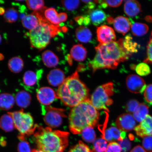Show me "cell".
<instances>
[{"instance_id":"obj_1","label":"cell","mask_w":152,"mask_h":152,"mask_svg":"<svg viewBox=\"0 0 152 152\" xmlns=\"http://www.w3.org/2000/svg\"><path fill=\"white\" fill-rule=\"evenodd\" d=\"M123 39L108 44H100L95 48L96 54L89 62V67L94 73L100 69H115L120 63L128 60L132 54L123 46Z\"/></svg>"},{"instance_id":"obj_2","label":"cell","mask_w":152,"mask_h":152,"mask_svg":"<svg viewBox=\"0 0 152 152\" xmlns=\"http://www.w3.org/2000/svg\"><path fill=\"white\" fill-rule=\"evenodd\" d=\"M57 98L65 106L74 107L90 99L89 90L79 79L77 71L68 77L60 86L56 92Z\"/></svg>"},{"instance_id":"obj_3","label":"cell","mask_w":152,"mask_h":152,"mask_svg":"<svg viewBox=\"0 0 152 152\" xmlns=\"http://www.w3.org/2000/svg\"><path fill=\"white\" fill-rule=\"evenodd\" d=\"M37 147L45 152H63L69 144V133L37 125L34 134Z\"/></svg>"},{"instance_id":"obj_4","label":"cell","mask_w":152,"mask_h":152,"mask_svg":"<svg viewBox=\"0 0 152 152\" xmlns=\"http://www.w3.org/2000/svg\"><path fill=\"white\" fill-rule=\"evenodd\" d=\"M99 119V113L91 103L90 99L85 101L73 107L70 112V131L74 134H80L87 127L96 126Z\"/></svg>"},{"instance_id":"obj_5","label":"cell","mask_w":152,"mask_h":152,"mask_svg":"<svg viewBox=\"0 0 152 152\" xmlns=\"http://www.w3.org/2000/svg\"><path fill=\"white\" fill-rule=\"evenodd\" d=\"M41 16V22L29 33L30 43L35 48L42 50L50 42L52 38L60 31L59 26L49 24Z\"/></svg>"},{"instance_id":"obj_6","label":"cell","mask_w":152,"mask_h":152,"mask_svg":"<svg viewBox=\"0 0 152 152\" xmlns=\"http://www.w3.org/2000/svg\"><path fill=\"white\" fill-rule=\"evenodd\" d=\"M7 113L12 117L15 128L20 133L18 138L20 140H25L26 137L34 134L37 125L34 124L33 117L30 113H25L22 109Z\"/></svg>"},{"instance_id":"obj_7","label":"cell","mask_w":152,"mask_h":152,"mask_svg":"<svg viewBox=\"0 0 152 152\" xmlns=\"http://www.w3.org/2000/svg\"><path fill=\"white\" fill-rule=\"evenodd\" d=\"M113 90L112 83H106L98 87L90 99L93 106L97 110H104L109 112L107 106L113 104L111 97L113 94Z\"/></svg>"},{"instance_id":"obj_8","label":"cell","mask_w":152,"mask_h":152,"mask_svg":"<svg viewBox=\"0 0 152 152\" xmlns=\"http://www.w3.org/2000/svg\"><path fill=\"white\" fill-rule=\"evenodd\" d=\"M64 110L52 107H46L43 109L45 115L44 121L51 128H58L62 124L63 118L66 117Z\"/></svg>"},{"instance_id":"obj_9","label":"cell","mask_w":152,"mask_h":152,"mask_svg":"<svg viewBox=\"0 0 152 152\" xmlns=\"http://www.w3.org/2000/svg\"><path fill=\"white\" fill-rule=\"evenodd\" d=\"M126 82L128 90L134 94H142L145 90V81L142 77L137 75H129L127 77Z\"/></svg>"},{"instance_id":"obj_10","label":"cell","mask_w":152,"mask_h":152,"mask_svg":"<svg viewBox=\"0 0 152 152\" xmlns=\"http://www.w3.org/2000/svg\"><path fill=\"white\" fill-rule=\"evenodd\" d=\"M115 123L118 128L125 132L134 130L136 125L134 117L129 113H124L119 115L117 118Z\"/></svg>"},{"instance_id":"obj_11","label":"cell","mask_w":152,"mask_h":152,"mask_svg":"<svg viewBox=\"0 0 152 152\" xmlns=\"http://www.w3.org/2000/svg\"><path fill=\"white\" fill-rule=\"evenodd\" d=\"M98 40L100 44H108L116 40V36L113 28L103 25L97 27L96 30Z\"/></svg>"},{"instance_id":"obj_12","label":"cell","mask_w":152,"mask_h":152,"mask_svg":"<svg viewBox=\"0 0 152 152\" xmlns=\"http://www.w3.org/2000/svg\"><path fill=\"white\" fill-rule=\"evenodd\" d=\"M37 99L41 104L49 105L52 104L57 98L56 93L49 87H43L37 91Z\"/></svg>"},{"instance_id":"obj_13","label":"cell","mask_w":152,"mask_h":152,"mask_svg":"<svg viewBox=\"0 0 152 152\" xmlns=\"http://www.w3.org/2000/svg\"><path fill=\"white\" fill-rule=\"evenodd\" d=\"M134 130L136 134L140 137L144 138L152 135V116L148 115L140 124L135 127Z\"/></svg>"},{"instance_id":"obj_14","label":"cell","mask_w":152,"mask_h":152,"mask_svg":"<svg viewBox=\"0 0 152 152\" xmlns=\"http://www.w3.org/2000/svg\"><path fill=\"white\" fill-rule=\"evenodd\" d=\"M113 26L117 32L125 35L130 30L132 23L128 18L123 16L117 17L114 19Z\"/></svg>"},{"instance_id":"obj_15","label":"cell","mask_w":152,"mask_h":152,"mask_svg":"<svg viewBox=\"0 0 152 152\" xmlns=\"http://www.w3.org/2000/svg\"><path fill=\"white\" fill-rule=\"evenodd\" d=\"M47 78L49 84L56 87L61 85L65 80V76L63 71L58 68L51 71L47 75Z\"/></svg>"},{"instance_id":"obj_16","label":"cell","mask_w":152,"mask_h":152,"mask_svg":"<svg viewBox=\"0 0 152 152\" xmlns=\"http://www.w3.org/2000/svg\"><path fill=\"white\" fill-rule=\"evenodd\" d=\"M41 15L37 12L26 15L22 20L23 26L30 31L34 29L41 22Z\"/></svg>"},{"instance_id":"obj_17","label":"cell","mask_w":152,"mask_h":152,"mask_svg":"<svg viewBox=\"0 0 152 152\" xmlns=\"http://www.w3.org/2000/svg\"><path fill=\"white\" fill-rule=\"evenodd\" d=\"M125 2L124 11L127 16L132 18L137 16L141 12V5L138 1L130 0Z\"/></svg>"},{"instance_id":"obj_18","label":"cell","mask_w":152,"mask_h":152,"mask_svg":"<svg viewBox=\"0 0 152 152\" xmlns=\"http://www.w3.org/2000/svg\"><path fill=\"white\" fill-rule=\"evenodd\" d=\"M70 53V56L74 60L78 62H81L86 58L87 51L83 45L77 44L72 47Z\"/></svg>"},{"instance_id":"obj_19","label":"cell","mask_w":152,"mask_h":152,"mask_svg":"<svg viewBox=\"0 0 152 152\" xmlns=\"http://www.w3.org/2000/svg\"><path fill=\"white\" fill-rule=\"evenodd\" d=\"M45 65L48 68L56 67L58 64V58L52 51L47 50L44 52L42 56Z\"/></svg>"},{"instance_id":"obj_20","label":"cell","mask_w":152,"mask_h":152,"mask_svg":"<svg viewBox=\"0 0 152 152\" xmlns=\"http://www.w3.org/2000/svg\"><path fill=\"white\" fill-rule=\"evenodd\" d=\"M39 75L31 71H28L25 73L23 77L24 84L26 88H33L37 84Z\"/></svg>"},{"instance_id":"obj_21","label":"cell","mask_w":152,"mask_h":152,"mask_svg":"<svg viewBox=\"0 0 152 152\" xmlns=\"http://www.w3.org/2000/svg\"><path fill=\"white\" fill-rule=\"evenodd\" d=\"M31 95L24 91H20L17 93L15 98L17 105L22 108L28 107L31 103Z\"/></svg>"},{"instance_id":"obj_22","label":"cell","mask_w":152,"mask_h":152,"mask_svg":"<svg viewBox=\"0 0 152 152\" xmlns=\"http://www.w3.org/2000/svg\"><path fill=\"white\" fill-rule=\"evenodd\" d=\"M76 37L81 42L87 43L90 42L92 39V34L88 28L81 26L76 29Z\"/></svg>"},{"instance_id":"obj_23","label":"cell","mask_w":152,"mask_h":152,"mask_svg":"<svg viewBox=\"0 0 152 152\" xmlns=\"http://www.w3.org/2000/svg\"><path fill=\"white\" fill-rule=\"evenodd\" d=\"M90 17L91 22L95 26H99L103 23L107 18L106 13L100 9H95L91 11Z\"/></svg>"},{"instance_id":"obj_24","label":"cell","mask_w":152,"mask_h":152,"mask_svg":"<svg viewBox=\"0 0 152 152\" xmlns=\"http://www.w3.org/2000/svg\"><path fill=\"white\" fill-rule=\"evenodd\" d=\"M15 100L12 95L4 93L0 95V109L4 110H10L14 105Z\"/></svg>"},{"instance_id":"obj_25","label":"cell","mask_w":152,"mask_h":152,"mask_svg":"<svg viewBox=\"0 0 152 152\" xmlns=\"http://www.w3.org/2000/svg\"><path fill=\"white\" fill-rule=\"evenodd\" d=\"M15 128L12 117L9 114L4 115L0 120V128L6 132H12Z\"/></svg>"},{"instance_id":"obj_26","label":"cell","mask_w":152,"mask_h":152,"mask_svg":"<svg viewBox=\"0 0 152 152\" xmlns=\"http://www.w3.org/2000/svg\"><path fill=\"white\" fill-rule=\"evenodd\" d=\"M8 65L11 71L15 73H18L23 69L24 62L20 57H14L9 60Z\"/></svg>"},{"instance_id":"obj_27","label":"cell","mask_w":152,"mask_h":152,"mask_svg":"<svg viewBox=\"0 0 152 152\" xmlns=\"http://www.w3.org/2000/svg\"><path fill=\"white\" fill-rule=\"evenodd\" d=\"M131 29L133 35L137 37H141L147 34L149 27L147 24L138 22L132 23Z\"/></svg>"},{"instance_id":"obj_28","label":"cell","mask_w":152,"mask_h":152,"mask_svg":"<svg viewBox=\"0 0 152 152\" xmlns=\"http://www.w3.org/2000/svg\"><path fill=\"white\" fill-rule=\"evenodd\" d=\"M149 113V108L145 104H140L137 109L133 113V117L138 122L141 123L146 118Z\"/></svg>"},{"instance_id":"obj_29","label":"cell","mask_w":152,"mask_h":152,"mask_svg":"<svg viewBox=\"0 0 152 152\" xmlns=\"http://www.w3.org/2000/svg\"><path fill=\"white\" fill-rule=\"evenodd\" d=\"M123 45L125 50L131 54L138 52V44L133 40L130 35H127L123 39Z\"/></svg>"},{"instance_id":"obj_30","label":"cell","mask_w":152,"mask_h":152,"mask_svg":"<svg viewBox=\"0 0 152 152\" xmlns=\"http://www.w3.org/2000/svg\"><path fill=\"white\" fill-rule=\"evenodd\" d=\"M44 15L45 19L50 24L55 26H58L60 23L58 14L54 8L51 7L45 9Z\"/></svg>"},{"instance_id":"obj_31","label":"cell","mask_w":152,"mask_h":152,"mask_svg":"<svg viewBox=\"0 0 152 152\" xmlns=\"http://www.w3.org/2000/svg\"><path fill=\"white\" fill-rule=\"evenodd\" d=\"M81 134L82 137L85 142L92 143L96 140V132L93 127H87L83 129Z\"/></svg>"},{"instance_id":"obj_32","label":"cell","mask_w":152,"mask_h":152,"mask_svg":"<svg viewBox=\"0 0 152 152\" xmlns=\"http://www.w3.org/2000/svg\"><path fill=\"white\" fill-rule=\"evenodd\" d=\"M26 2L28 8L35 12L42 10L45 8L43 0H28Z\"/></svg>"},{"instance_id":"obj_33","label":"cell","mask_w":152,"mask_h":152,"mask_svg":"<svg viewBox=\"0 0 152 152\" xmlns=\"http://www.w3.org/2000/svg\"><path fill=\"white\" fill-rule=\"evenodd\" d=\"M4 17L5 20L7 22L12 23L18 20V11L14 8H10L7 10Z\"/></svg>"},{"instance_id":"obj_34","label":"cell","mask_w":152,"mask_h":152,"mask_svg":"<svg viewBox=\"0 0 152 152\" xmlns=\"http://www.w3.org/2000/svg\"><path fill=\"white\" fill-rule=\"evenodd\" d=\"M94 150L96 152H105L107 147V141L103 138H99L95 140Z\"/></svg>"},{"instance_id":"obj_35","label":"cell","mask_w":152,"mask_h":152,"mask_svg":"<svg viewBox=\"0 0 152 152\" xmlns=\"http://www.w3.org/2000/svg\"><path fill=\"white\" fill-rule=\"evenodd\" d=\"M135 70L138 75L141 76H147L151 72L150 66L145 62L138 64L136 67Z\"/></svg>"},{"instance_id":"obj_36","label":"cell","mask_w":152,"mask_h":152,"mask_svg":"<svg viewBox=\"0 0 152 152\" xmlns=\"http://www.w3.org/2000/svg\"><path fill=\"white\" fill-rule=\"evenodd\" d=\"M88 146L83 142L79 141L78 143L70 148L67 152H91Z\"/></svg>"},{"instance_id":"obj_37","label":"cell","mask_w":152,"mask_h":152,"mask_svg":"<svg viewBox=\"0 0 152 152\" xmlns=\"http://www.w3.org/2000/svg\"><path fill=\"white\" fill-rule=\"evenodd\" d=\"M63 6L66 10L69 11L75 10L79 7L80 1H62Z\"/></svg>"},{"instance_id":"obj_38","label":"cell","mask_w":152,"mask_h":152,"mask_svg":"<svg viewBox=\"0 0 152 152\" xmlns=\"http://www.w3.org/2000/svg\"><path fill=\"white\" fill-rule=\"evenodd\" d=\"M140 104L139 102L137 100L135 99L130 100L127 102L125 106V110L129 113H134Z\"/></svg>"},{"instance_id":"obj_39","label":"cell","mask_w":152,"mask_h":152,"mask_svg":"<svg viewBox=\"0 0 152 152\" xmlns=\"http://www.w3.org/2000/svg\"><path fill=\"white\" fill-rule=\"evenodd\" d=\"M113 140H117L119 142L123 140L121 137L122 131L116 127L112 126L109 129Z\"/></svg>"},{"instance_id":"obj_40","label":"cell","mask_w":152,"mask_h":152,"mask_svg":"<svg viewBox=\"0 0 152 152\" xmlns=\"http://www.w3.org/2000/svg\"><path fill=\"white\" fill-rule=\"evenodd\" d=\"M75 20L80 26H89L91 22L90 16L88 15L76 17Z\"/></svg>"},{"instance_id":"obj_41","label":"cell","mask_w":152,"mask_h":152,"mask_svg":"<svg viewBox=\"0 0 152 152\" xmlns=\"http://www.w3.org/2000/svg\"><path fill=\"white\" fill-rule=\"evenodd\" d=\"M144 62L147 64H152V32L147 46V58Z\"/></svg>"},{"instance_id":"obj_42","label":"cell","mask_w":152,"mask_h":152,"mask_svg":"<svg viewBox=\"0 0 152 152\" xmlns=\"http://www.w3.org/2000/svg\"><path fill=\"white\" fill-rule=\"evenodd\" d=\"M18 152H31V148L28 142L26 140H20L18 146Z\"/></svg>"},{"instance_id":"obj_43","label":"cell","mask_w":152,"mask_h":152,"mask_svg":"<svg viewBox=\"0 0 152 152\" xmlns=\"http://www.w3.org/2000/svg\"><path fill=\"white\" fill-rule=\"evenodd\" d=\"M144 99L148 103L152 104V84L148 85L144 91Z\"/></svg>"},{"instance_id":"obj_44","label":"cell","mask_w":152,"mask_h":152,"mask_svg":"<svg viewBox=\"0 0 152 152\" xmlns=\"http://www.w3.org/2000/svg\"><path fill=\"white\" fill-rule=\"evenodd\" d=\"M121 149L119 144L115 142H110L105 152H121Z\"/></svg>"},{"instance_id":"obj_45","label":"cell","mask_w":152,"mask_h":152,"mask_svg":"<svg viewBox=\"0 0 152 152\" xmlns=\"http://www.w3.org/2000/svg\"><path fill=\"white\" fill-rule=\"evenodd\" d=\"M142 144L144 149L148 151H152V136L144 137L142 140Z\"/></svg>"},{"instance_id":"obj_46","label":"cell","mask_w":152,"mask_h":152,"mask_svg":"<svg viewBox=\"0 0 152 152\" xmlns=\"http://www.w3.org/2000/svg\"><path fill=\"white\" fill-rule=\"evenodd\" d=\"M119 144L121 146V151L123 152H128L131 149V142L126 138L122 141H120Z\"/></svg>"},{"instance_id":"obj_47","label":"cell","mask_w":152,"mask_h":152,"mask_svg":"<svg viewBox=\"0 0 152 152\" xmlns=\"http://www.w3.org/2000/svg\"><path fill=\"white\" fill-rule=\"evenodd\" d=\"M107 6L112 7H117L119 6L121 3L123 1H104Z\"/></svg>"},{"instance_id":"obj_48","label":"cell","mask_w":152,"mask_h":152,"mask_svg":"<svg viewBox=\"0 0 152 152\" xmlns=\"http://www.w3.org/2000/svg\"><path fill=\"white\" fill-rule=\"evenodd\" d=\"M81 1L86 4L87 8L89 9H94L96 7V4L98 3V1Z\"/></svg>"},{"instance_id":"obj_49","label":"cell","mask_w":152,"mask_h":152,"mask_svg":"<svg viewBox=\"0 0 152 152\" xmlns=\"http://www.w3.org/2000/svg\"><path fill=\"white\" fill-rule=\"evenodd\" d=\"M103 135V137L102 138L105 140L106 141L111 142L113 140L109 129L105 131Z\"/></svg>"},{"instance_id":"obj_50","label":"cell","mask_w":152,"mask_h":152,"mask_svg":"<svg viewBox=\"0 0 152 152\" xmlns=\"http://www.w3.org/2000/svg\"><path fill=\"white\" fill-rule=\"evenodd\" d=\"M58 17L60 23L65 22L68 18L67 14L64 12H61L59 14Z\"/></svg>"},{"instance_id":"obj_51","label":"cell","mask_w":152,"mask_h":152,"mask_svg":"<svg viewBox=\"0 0 152 152\" xmlns=\"http://www.w3.org/2000/svg\"><path fill=\"white\" fill-rule=\"evenodd\" d=\"M130 152H147L145 149L140 145L134 147Z\"/></svg>"},{"instance_id":"obj_52","label":"cell","mask_w":152,"mask_h":152,"mask_svg":"<svg viewBox=\"0 0 152 152\" xmlns=\"http://www.w3.org/2000/svg\"><path fill=\"white\" fill-rule=\"evenodd\" d=\"M67 59L68 63H69V65H72V60L71 56H70V55H68Z\"/></svg>"},{"instance_id":"obj_53","label":"cell","mask_w":152,"mask_h":152,"mask_svg":"<svg viewBox=\"0 0 152 152\" xmlns=\"http://www.w3.org/2000/svg\"><path fill=\"white\" fill-rule=\"evenodd\" d=\"M107 21L109 24H111L113 23L114 20L111 17H109L107 19Z\"/></svg>"},{"instance_id":"obj_54","label":"cell","mask_w":152,"mask_h":152,"mask_svg":"<svg viewBox=\"0 0 152 152\" xmlns=\"http://www.w3.org/2000/svg\"><path fill=\"white\" fill-rule=\"evenodd\" d=\"M5 12V9L3 7H0V15H4Z\"/></svg>"},{"instance_id":"obj_55","label":"cell","mask_w":152,"mask_h":152,"mask_svg":"<svg viewBox=\"0 0 152 152\" xmlns=\"http://www.w3.org/2000/svg\"><path fill=\"white\" fill-rule=\"evenodd\" d=\"M31 152H45L39 149H33L32 150Z\"/></svg>"},{"instance_id":"obj_56","label":"cell","mask_w":152,"mask_h":152,"mask_svg":"<svg viewBox=\"0 0 152 152\" xmlns=\"http://www.w3.org/2000/svg\"><path fill=\"white\" fill-rule=\"evenodd\" d=\"M4 58V56L3 55L0 54V60H2Z\"/></svg>"},{"instance_id":"obj_57","label":"cell","mask_w":152,"mask_h":152,"mask_svg":"<svg viewBox=\"0 0 152 152\" xmlns=\"http://www.w3.org/2000/svg\"><path fill=\"white\" fill-rule=\"evenodd\" d=\"M1 40H2L1 37V35H0V44H1Z\"/></svg>"},{"instance_id":"obj_58","label":"cell","mask_w":152,"mask_h":152,"mask_svg":"<svg viewBox=\"0 0 152 152\" xmlns=\"http://www.w3.org/2000/svg\"><path fill=\"white\" fill-rule=\"evenodd\" d=\"M91 152H96L95 151L94 149H93L92 150V151H91Z\"/></svg>"},{"instance_id":"obj_59","label":"cell","mask_w":152,"mask_h":152,"mask_svg":"<svg viewBox=\"0 0 152 152\" xmlns=\"http://www.w3.org/2000/svg\"><path fill=\"white\" fill-rule=\"evenodd\" d=\"M149 152H152V151H150Z\"/></svg>"}]
</instances>
